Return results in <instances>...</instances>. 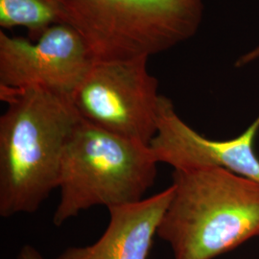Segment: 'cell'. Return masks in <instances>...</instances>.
I'll return each mask as SVG.
<instances>
[{"label":"cell","instance_id":"8fae6325","mask_svg":"<svg viewBox=\"0 0 259 259\" xmlns=\"http://www.w3.org/2000/svg\"><path fill=\"white\" fill-rule=\"evenodd\" d=\"M18 259H46L42 254L38 250L30 246V245H25L24 247L21 248L19 251Z\"/></svg>","mask_w":259,"mask_h":259},{"label":"cell","instance_id":"8992f818","mask_svg":"<svg viewBox=\"0 0 259 259\" xmlns=\"http://www.w3.org/2000/svg\"><path fill=\"white\" fill-rule=\"evenodd\" d=\"M93 62L83 37L69 24L47 29L35 42L0 31V87L41 88L71 98Z\"/></svg>","mask_w":259,"mask_h":259},{"label":"cell","instance_id":"52a82bcc","mask_svg":"<svg viewBox=\"0 0 259 259\" xmlns=\"http://www.w3.org/2000/svg\"><path fill=\"white\" fill-rule=\"evenodd\" d=\"M258 133L259 115L236 138L206 139L185 123L173 102L161 95L157 134L149 146L158 163L174 170L216 167L259 182V158L254 151Z\"/></svg>","mask_w":259,"mask_h":259},{"label":"cell","instance_id":"5b68a950","mask_svg":"<svg viewBox=\"0 0 259 259\" xmlns=\"http://www.w3.org/2000/svg\"><path fill=\"white\" fill-rule=\"evenodd\" d=\"M149 57L94 61L71 101L80 118L121 137L150 145L157 134L158 81Z\"/></svg>","mask_w":259,"mask_h":259},{"label":"cell","instance_id":"6da1fadb","mask_svg":"<svg viewBox=\"0 0 259 259\" xmlns=\"http://www.w3.org/2000/svg\"><path fill=\"white\" fill-rule=\"evenodd\" d=\"M0 216L37 211L59 186L66 143L80 121L70 97L0 87Z\"/></svg>","mask_w":259,"mask_h":259},{"label":"cell","instance_id":"30bf717a","mask_svg":"<svg viewBox=\"0 0 259 259\" xmlns=\"http://www.w3.org/2000/svg\"><path fill=\"white\" fill-rule=\"evenodd\" d=\"M259 61V45L252 47L249 51L245 52L236 60V67H243Z\"/></svg>","mask_w":259,"mask_h":259},{"label":"cell","instance_id":"7a4b0ae2","mask_svg":"<svg viewBox=\"0 0 259 259\" xmlns=\"http://www.w3.org/2000/svg\"><path fill=\"white\" fill-rule=\"evenodd\" d=\"M157 236L174 259H214L259 236V182L208 167L174 170Z\"/></svg>","mask_w":259,"mask_h":259},{"label":"cell","instance_id":"ba28073f","mask_svg":"<svg viewBox=\"0 0 259 259\" xmlns=\"http://www.w3.org/2000/svg\"><path fill=\"white\" fill-rule=\"evenodd\" d=\"M173 186L134 204L111 207L110 222L93 245L71 247L56 259H148Z\"/></svg>","mask_w":259,"mask_h":259},{"label":"cell","instance_id":"3957f363","mask_svg":"<svg viewBox=\"0 0 259 259\" xmlns=\"http://www.w3.org/2000/svg\"><path fill=\"white\" fill-rule=\"evenodd\" d=\"M157 164L149 145L80 119L63 156L54 225L95 205L110 209L141 201L155 183Z\"/></svg>","mask_w":259,"mask_h":259},{"label":"cell","instance_id":"277c9868","mask_svg":"<svg viewBox=\"0 0 259 259\" xmlns=\"http://www.w3.org/2000/svg\"><path fill=\"white\" fill-rule=\"evenodd\" d=\"M94 61L151 57L197 34L204 0H61Z\"/></svg>","mask_w":259,"mask_h":259},{"label":"cell","instance_id":"9c48e42d","mask_svg":"<svg viewBox=\"0 0 259 259\" xmlns=\"http://www.w3.org/2000/svg\"><path fill=\"white\" fill-rule=\"evenodd\" d=\"M57 24H68L61 0H0L2 29L24 27L37 41L42 34Z\"/></svg>","mask_w":259,"mask_h":259}]
</instances>
